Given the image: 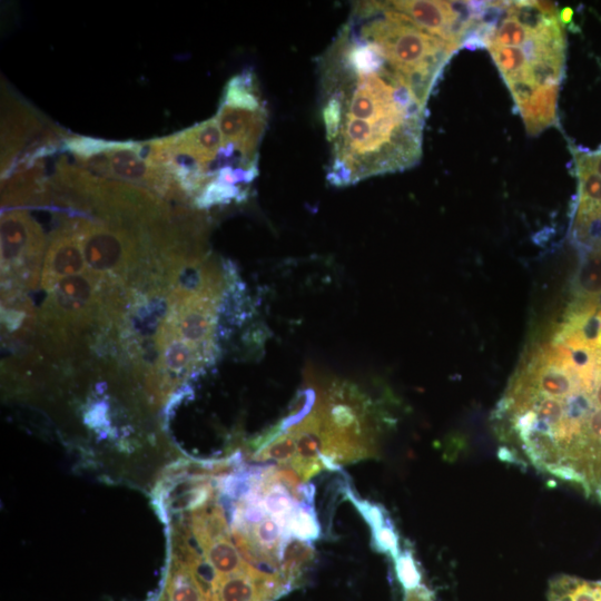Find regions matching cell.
I'll use <instances>...</instances> for the list:
<instances>
[{"label": "cell", "mask_w": 601, "mask_h": 601, "mask_svg": "<svg viewBox=\"0 0 601 601\" xmlns=\"http://www.w3.org/2000/svg\"><path fill=\"white\" fill-rule=\"evenodd\" d=\"M553 2L500 1L484 40L531 135L556 122L565 36Z\"/></svg>", "instance_id": "cell-3"}, {"label": "cell", "mask_w": 601, "mask_h": 601, "mask_svg": "<svg viewBox=\"0 0 601 601\" xmlns=\"http://www.w3.org/2000/svg\"><path fill=\"white\" fill-rule=\"evenodd\" d=\"M1 173L2 177L12 169L13 162L31 138L57 141L51 130H42L41 121L23 105L14 101L2 108L1 122Z\"/></svg>", "instance_id": "cell-12"}, {"label": "cell", "mask_w": 601, "mask_h": 601, "mask_svg": "<svg viewBox=\"0 0 601 601\" xmlns=\"http://www.w3.org/2000/svg\"><path fill=\"white\" fill-rule=\"evenodd\" d=\"M548 598L549 601H601V579L561 574L551 580Z\"/></svg>", "instance_id": "cell-13"}, {"label": "cell", "mask_w": 601, "mask_h": 601, "mask_svg": "<svg viewBox=\"0 0 601 601\" xmlns=\"http://www.w3.org/2000/svg\"><path fill=\"white\" fill-rule=\"evenodd\" d=\"M349 22L377 46L385 60L426 106L443 68L459 48L417 28L387 2L356 4Z\"/></svg>", "instance_id": "cell-4"}, {"label": "cell", "mask_w": 601, "mask_h": 601, "mask_svg": "<svg viewBox=\"0 0 601 601\" xmlns=\"http://www.w3.org/2000/svg\"><path fill=\"white\" fill-rule=\"evenodd\" d=\"M578 177L572 234L581 256L601 258V148L571 147Z\"/></svg>", "instance_id": "cell-10"}, {"label": "cell", "mask_w": 601, "mask_h": 601, "mask_svg": "<svg viewBox=\"0 0 601 601\" xmlns=\"http://www.w3.org/2000/svg\"><path fill=\"white\" fill-rule=\"evenodd\" d=\"M87 272L80 236L73 218L63 220L49 240L41 269V286L50 293L62 279Z\"/></svg>", "instance_id": "cell-11"}, {"label": "cell", "mask_w": 601, "mask_h": 601, "mask_svg": "<svg viewBox=\"0 0 601 601\" xmlns=\"http://www.w3.org/2000/svg\"><path fill=\"white\" fill-rule=\"evenodd\" d=\"M323 120L335 186L414 166L425 105L375 43L348 21L322 58Z\"/></svg>", "instance_id": "cell-2"}, {"label": "cell", "mask_w": 601, "mask_h": 601, "mask_svg": "<svg viewBox=\"0 0 601 601\" xmlns=\"http://www.w3.org/2000/svg\"><path fill=\"white\" fill-rule=\"evenodd\" d=\"M46 238L26 211L10 209L1 216V296L37 287Z\"/></svg>", "instance_id": "cell-7"}, {"label": "cell", "mask_w": 601, "mask_h": 601, "mask_svg": "<svg viewBox=\"0 0 601 601\" xmlns=\"http://www.w3.org/2000/svg\"><path fill=\"white\" fill-rule=\"evenodd\" d=\"M491 420L502 460L601 503V289L529 344Z\"/></svg>", "instance_id": "cell-1"}, {"label": "cell", "mask_w": 601, "mask_h": 601, "mask_svg": "<svg viewBox=\"0 0 601 601\" xmlns=\"http://www.w3.org/2000/svg\"><path fill=\"white\" fill-rule=\"evenodd\" d=\"M142 144L116 142L105 150L80 162L87 169L105 177L148 188L165 197L183 200L186 195L170 174L142 154Z\"/></svg>", "instance_id": "cell-9"}, {"label": "cell", "mask_w": 601, "mask_h": 601, "mask_svg": "<svg viewBox=\"0 0 601 601\" xmlns=\"http://www.w3.org/2000/svg\"><path fill=\"white\" fill-rule=\"evenodd\" d=\"M262 497L266 512L286 530L287 520L298 504L290 491L284 484L274 482L264 489Z\"/></svg>", "instance_id": "cell-15"}, {"label": "cell", "mask_w": 601, "mask_h": 601, "mask_svg": "<svg viewBox=\"0 0 601 601\" xmlns=\"http://www.w3.org/2000/svg\"><path fill=\"white\" fill-rule=\"evenodd\" d=\"M208 560L219 573H234L242 565L236 549L225 540L218 541L209 548Z\"/></svg>", "instance_id": "cell-16"}, {"label": "cell", "mask_w": 601, "mask_h": 601, "mask_svg": "<svg viewBox=\"0 0 601 601\" xmlns=\"http://www.w3.org/2000/svg\"><path fill=\"white\" fill-rule=\"evenodd\" d=\"M388 6L417 28L459 49L481 23L489 1H390Z\"/></svg>", "instance_id": "cell-8"}, {"label": "cell", "mask_w": 601, "mask_h": 601, "mask_svg": "<svg viewBox=\"0 0 601 601\" xmlns=\"http://www.w3.org/2000/svg\"><path fill=\"white\" fill-rule=\"evenodd\" d=\"M215 119L226 148L244 164L257 167L267 111L253 73L246 71L229 80Z\"/></svg>", "instance_id": "cell-5"}, {"label": "cell", "mask_w": 601, "mask_h": 601, "mask_svg": "<svg viewBox=\"0 0 601 601\" xmlns=\"http://www.w3.org/2000/svg\"><path fill=\"white\" fill-rule=\"evenodd\" d=\"M286 533L302 542H312L319 538L321 528L313 503L298 502L287 520Z\"/></svg>", "instance_id": "cell-14"}, {"label": "cell", "mask_w": 601, "mask_h": 601, "mask_svg": "<svg viewBox=\"0 0 601 601\" xmlns=\"http://www.w3.org/2000/svg\"><path fill=\"white\" fill-rule=\"evenodd\" d=\"M407 591L406 601H433L432 594L424 587L418 585Z\"/></svg>", "instance_id": "cell-21"}, {"label": "cell", "mask_w": 601, "mask_h": 601, "mask_svg": "<svg viewBox=\"0 0 601 601\" xmlns=\"http://www.w3.org/2000/svg\"><path fill=\"white\" fill-rule=\"evenodd\" d=\"M372 544L378 552L390 554L394 560L398 556L400 539L391 519L377 530L372 531Z\"/></svg>", "instance_id": "cell-17"}, {"label": "cell", "mask_w": 601, "mask_h": 601, "mask_svg": "<svg viewBox=\"0 0 601 601\" xmlns=\"http://www.w3.org/2000/svg\"><path fill=\"white\" fill-rule=\"evenodd\" d=\"M346 496L355 505L363 519L371 526L372 531L377 530L390 520V516L383 506L356 497L351 490L346 491Z\"/></svg>", "instance_id": "cell-19"}, {"label": "cell", "mask_w": 601, "mask_h": 601, "mask_svg": "<svg viewBox=\"0 0 601 601\" xmlns=\"http://www.w3.org/2000/svg\"><path fill=\"white\" fill-rule=\"evenodd\" d=\"M259 455L260 460L287 461L296 451V436L294 433L278 435Z\"/></svg>", "instance_id": "cell-20"}, {"label": "cell", "mask_w": 601, "mask_h": 601, "mask_svg": "<svg viewBox=\"0 0 601 601\" xmlns=\"http://www.w3.org/2000/svg\"><path fill=\"white\" fill-rule=\"evenodd\" d=\"M400 582L406 590L415 589L421 583V573L410 550H405L394 560Z\"/></svg>", "instance_id": "cell-18"}, {"label": "cell", "mask_w": 601, "mask_h": 601, "mask_svg": "<svg viewBox=\"0 0 601 601\" xmlns=\"http://www.w3.org/2000/svg\"><path fill=\"white\" fill-rule=\"evenodd\" d=\"M101 294V284L88 273L57 284L39 313L40 327L55 347L66 349L98 317Z\"/></svg>", "instance_id": "cell-6"}]
</instances>
